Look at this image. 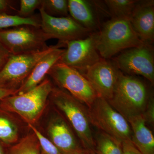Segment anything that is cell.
<instances>
[{
    "mask_svg": "<svg viewBox=\"0 0 154 154\" xmlns=\"http://www.w3.org/2000/svg\"><path fill=\"white\" fill-rule=\"evenodd\" d=\"M152 97L145 83L120 71L113 96L107 102L128 120L143 115Z\"/></svg>",
    "mask_w": 154,
    "mask_h": 154,
    "instance_id": "6da1fadb",
    "label": "cell"
},
{
    "mask_svg": "<svg viewBox=\"0 0 154 154\" xmlns=\"http://www.w3.org/2000/svg\"><path fill=\"white\" fill-rule=\"evenodd\" d=\"M94 33L96 48L105 59H110L119 52L145 43L128 19L111 18Z\"/></svg>",
    "mask_w": 154,
    "mask_h": 154,
    "instance_id": "7a4b0ae2",
    "label": "cell"
},
{
    "mask_svg": "<svg viewBox=\"0 0 154 154\" xmlns=\"http://www.w3.org/2000/svg\"><path fill=\"white\" fill-rule=\"evenodd\" d=\"M49 97L68 120L86 151H95L94 135L85 105L59 87H53Z\"/></svg>",
    "mask_w": 154,
    "mask_h": 154,
    "instance_id": "3957f363",
    "label": "cell"
},
{
    "mask_svg": "<svg viewBox=\"0 0 154 154\" xmlns=\"http://www.w3.org/2000/svg\"><path fill=\"white\" fill-rule=\"evenodd\" d=\"M53 86L50 80H44L32 90L1 100V107L16 113L28 124L33 125L42 115Z\"/></svg>",
    "mask_w": 154,
    "mask_h": 154,
    "instance_id": "277c9868",
    "label": "cell"
},
{
    "mask_svg": "<svg viewBox=\"0 0 154 154\" xmlns=\"http://www.w3.org/2000/svg\"><path fill=\"white\" fill-rule=\"evenodd\" d=\"M87 108L91 125L98 130L121 143L125 140H131L132 133L128 122L106 99L98 96Z\"/></svg>",
    "mask_w": 154,
    "mask_h": 154,
    "instance_id": "5b68a950",
    "label": "cell"
},
{
    "mask_svg": "<svg viewBox=\"0 0 154 154\" xmlns=\"http://www.w3.org/2000/svg\"><path fill=\"white\" fill-rule=\"evenodd\" d=\"M52 38L41 28L23 25L0 30V43L12 55L41 51L49 47L46 42Z\"/></svg>",
    "mask_w": 154,
    "mask_h": 154,
    "instance_id": "8992f818",
    "label": "cell"
},
{
    "mask_svg": "<svg viewBox=\"0 0 154 154\" xmlns=\"http://www.w3.org/2000/svg\"><path fill=\"white\" fill-rule=\"evenodd\" d=\"M60 45L41 51L12 55L0 71V86L18 90L30 74L38 61Z\"/></svg>",
    "mask_w": 154,
    "mask_h": 154,
    "instance_id": "52a82bcc",
    "label": "cell"
},
{
    "mask_svg": "<svg viewBox=\"0 0 154 154\" xmlns=\"http://www.w3.org/2000/svg\"><path fill=\"white\" fill-rule=\"evenodd\" d=\"M48 75L59 88L67 91L75 99L89 107L98 95L91 84L82 74L63 63H56Z\"/></svg>",
    "mask_w": 154,
    "mask_h": 154,
    "instance_id": "ba28073f",
    "label": "cell"
},
{
    "mask_svg": "<svg viewBox=\"0 0 154 154\" xmlns=\"http://www.w3.org/2000/svg\"><path fill=\"white\" fill-rule=\"evenodd\" d=\"M113 61L126 75L143 77L154 84V54L152 45L144 43L122 51Z\"/></svg>",
    "mask_w": 154,
    "mask_h": 154,
    "instance_id": "9c48e42d",
    "label": "cell"
},
{
    "mask_svg": "<svg viewBox=\"0 0 154 154\" xmlns=\"http://www.w3.org/2000/svg\"><path fill=\"white\" fill-rule=\"evenodd\" d=\"M66 46L57 63L66 65L82 74L102 58L96 48L94 32L85 38L69 42Z\"/></svg>",
    "mask_w": 154,
    "mask_h": 154,
    "instance_id": "30bf717a",
    "label": "cell"
},
{
    "mask_svg": "<svg viewBox=\"0 0 154 154\" xmlns=\"http://www.w3.org/2000/svg\"><path fill=\"white\" fill-rule=\"evenodd\" d=\"M41 18V28L52 38L58 40V44L66 46L68 42L82 39L92 32L75 21L70 16L52 17L48 15L42 8L38 9Z\"/></svg>",
    "mask_w": 154,
    "mask_h": 154,
    "instance_id": "8fae6325",
    "label": "cell"
},
{
    "mask_svg": "<svg viewBox=\"0 0 154 154\" xmlns=\"http://www.w3.org/2000/svg\"><path fill=\"white\" fill-rule=\"evenodd\" d=\"M119 71L113 61L102 58L82 75L99 97L109 101L113 96Z\"/></svg>",
    "mask_w": 154,
    "mask_h": 154,
    "instance_id": "7c38bea8",
    "label": "cell"
},
{
    "mask_svg": "<svg viewBox=\"0 0 154 154\" xmlns=\"http://www.w3.org/2000/svg\"><path fill=\"white\" fill-rule=\"evenodd\" d=\"M135 33L144 43L154 40V1H137L129 19Z\"/></svg>",
    "mask_w": 154,
    "mask_h": 154,
    "instance_id": "4fadbf2b",
    "label": "cell"
},
{
    "mask_svg": "<svg viewBox=\"0 0 154 154\" xmlns=\"http://www.w3.org/2000/svg\"><path fill=\"white\" fill-rule=\"evenodd\" d=\"M50 140L62 154H83L75 137L66 120L56 116L50 120L47 128Z\"/></svg>",
    "mask_w": 154,
    "mask_h": 154,
    "instance_id": "5bb4252c",
    "label": "cell"
},
{
    "mask_svg": "<svg viewBox=\"0 0 154 154\" xmlns=\"http://www.w3.org/2000/svg\"><path fill=\"white\" fill-rule=\"evenodd\" d=\"M58 46L41 58L36 63L28 79L18 89L17 94H22L32 90L44 80L51 69L60 60L65 49Z\"/></svg>",
    "mask_w": 154,
    "mask_h": 154,
    "instance_id": "9a60e30c",
    "label": "cell"
},
{
    "mask_svg": "<svg viewBox=\"0 0 154 154\" xmlns=\"http://www.w3.org/2000/svg\"><path fill=\"white\" fill-rule=\"evenodd\" d=\"M69 14L81 26L91 32L100 28V22L96 10L91 1L68 0Z\"/></svg>",
    "mask_w": 154,
    "mask_h": 154,
    "instance_id": "2e32d148",
    "label": "cell"
},
{
    "mask_svg": "<svg viewBox=\"0 0 154 154\" xmlns=\"http://www.w3.org/2000/svg\"><path fill=\"white\" fill-rule=\"evenodd\" d=\"M131 128V141L142 154H154L153 135L146 125L142 116L127 120Z\"/></svg>",
    "mask_w": 154,
    "mask_h": 154,
    "instance_id": "e0dca14e",
    "label": "cell"
},
{
    "mask_svg": "<svg viewBox=\"0 0 154 154\" xmlns=\"http://www.w3.org/2000/svg\"><path fill=\"white\" fill-rule=\"evenodd\" d=\"M95 151L98 154H122V143L98 130L94 136Z\"/></svg>",
    "mask_w": 154,
    "mask_h": 154,
    "instance_id": "ac0fdd59",
    "label": "cell"
},
{
    "mask_svg": "<svg viewBox=\"0 0 154 154\" xmlns=\"http://www.w3.org/2000/svg\"><path fill=\"white\" fill-rule=\"evenodd\" d=\"M137 0H105L104 3L112 19H129Z\"/></svg>",
    "mask_w": 154,
    "mask_h": 154,
    "instance_id": "d6986e66",
    "label": "cell"
},
{
    "mask_svg": "<svg viewBox=\"0 0 154 154\" xmlns=\"http://www.w3.org/2000/svg\"><path fill=\"white\" fill-rule=\"evenodd\" d=\"M23 25H31L41 28L40 17L33 16L28 18H23L17 15L0 13V30Z\"/></svg>",
    "mask_w": 154,
    "mask_h": 154,
    "instance_id": "ffe728a7",
    "label": "cell"
},
{
    "mask_svg": "<svg viewBox=\"0 0 154 154\" xmlns=\"http://www.w3.org/2000/svg\"><path fill=\"white\" fill-rule=\"evenodd\" d=\"M19 129L16 123L10 117L0 113V141L6 144L17 142Z\"/></svg>",
    "mask_w": 154,
    "mask_h": 154,
    "instance_id": "44dd1931",
    "label": "cell"
},
{
    "mask_svg": "<svg viewBox=\"0 0 154 154\" xmlns=\"http://www.w3.org/2000/svg\"><path fill=\"white\" fill-rule=\"evenodd\" d=\"M9 154H41L36 136L33 133L23 138L11 148Z\"/></svg>",
    "mask_w": 154,
    "mask_h": 154,
    "instance_id": "7402d4cb",
    "label": "cell"
},
{
    "mask_svg": "<svg viewBox=\"0 0 154 154\" xmlns=\"http://www.w3.org/2000/svg\"><path fill=\"white\" fill-rule=\"evenodd\" d=\"M41 8L51 17H63L69 16L67 0H42Z\"/></svg>",
    "mask_w": 154,
    "mask_h": 154,
    "instance_id": "603a6c76",
    "label": "cell"
},
{
    "mask_svg": "<svg viewBox=\"0 0 154 154\" xmlns=\"http://www.w3.org/2000/svg\"><path fill=\"white\" fill-rule=\"evenodd\" d=\"M28 125L36 136L42 154H62L51 140L45 137L36 127L32 125Z\"/></svg>",
    "mask_w": 154,
    "mask_h": 154,
    "instance_id": "cb8c5ba5",
    "label": "cell"
},
{
    "mask_svg": "<svg viewBox=\"0 0 154 154\" xmlns=\"http://www.w3.org/2000/svg\"><path fill=\"white\" fill-rule=\"evenodd\" d=\"M17 15L23 18L32 17L35 10L41 7L42 0H21Z\"/></svg>",
    "mask_w": 154,
    "mask_h": 154,
    "instance_id": "d4e9b609",
    "label": "cell"
},
{
    "mask_svg": "<svg viewBox=\"0 0 154 154\" xmlns=\"http://www.w3.org/2000/svg\"><path fill=\"white\" fill-rule=\"evenodd\" d=\"M17 1L0 0V13L8 14V12H14L17 15L18 9L16 8Z\"/></svg>",
    "mask_w": 154,
    "mask_h": 154,
    "instance_id": "484cf974",
    "label": "cell"
},
{
    "mask_svg": "<svg viewBox=\"0 0 154 154\" xmlns=\"http://www.w3.org/2000/svg\"><path fill=\"white\" fill-rule=\"evenodd\" d=\"M154 99L152 97L149 102L143 116L146 123L154 125Z\"/></svg>",
    "mask_w": 154,
    "mask_h": 154,
    "instance_id": "4316f807",
    "label": "cell"
},
{
    "mask_svg": "<svg viewBox=\"0 0 154 154\" xmlns=\"http://www.w3.org/2000/svg\"><path fill=\"white\" fill-rule=\"evenodd\" d=\"M122 154H142L131 140L123 141L122 142Z\"/></svg>",
    "mask_w": 154,
    "mask_h": 154,
    "instance_id": "83f0119b",
    "label": "cell"
},
{
    "mask_svg": "<svg viewBox=\"0 0 154 154\" xmlns=\"http://www.w3.org/2000/svg\"><path fill=\"white\" fill-rule=\"evenodd\" d=\"M10 55L11 54L0 43V71L5 64Z\"/></svg>",
    "mask_w": 154,
    "mask_h": 154,
    "instance_id": "f1b7e54d",
    "label": "cell"
},
{
    "mask_svg": "<svg viewBox=\"0 0 154 154\" xmlns=\"http://www.w3.org/2000/svg\"><path fill=\"white\" fill-rule=\"evenodd\" d=\"M17 91L18 90L0 86V100L8 96L16 95L17 94Z\"/></svg>",
    "mask_w": 154,
    "mask_h": 154,
    "instance_id": "f546056e",
    "label": "cell"
},
{
    "mask_svg": "<svg viewBox=\"0 0 154 154\" xmlns=\"http://www.w3.org/2000/svg\"><path fill=\"white\" fill-rule=\"evenodd\" d=\"M0 154H5L4 149L1 144H0Z\"/></svg>",
    "mask_w": 154,
    "mask_h": 154,
    "instance_id": "4dcf8cb0",
    "label": "cell"
},
{
    "mask_svg": "<svg viewBox=\"0 0 154 154\" xmlns=\"http://www.w3.org/2000/svg\"><path fill=\"white\" fill-rule=\"evenodd\" d=\"M91 154H98L95 151L91 152Z\"/></svg>",
    "mask_w": 154,
    "mask_h": 154,
    "instance_id": "1f68e13d",
    "label": "cell"
},
{
    "mask_svg": "<svg viewBox=\"0 0 154 154\" xmlns=\"http://www.w3.org/2000/svg\"><path fill=\"white\" fill-rule=\"evenodd\" d=\"M77 154L73 153V154Z\"/></svg>",
    "mask_w": 154,
    "mask_h": 154,
    "instance_id": "d6a6232c",
    "label": "cell"
}]
</instances>
